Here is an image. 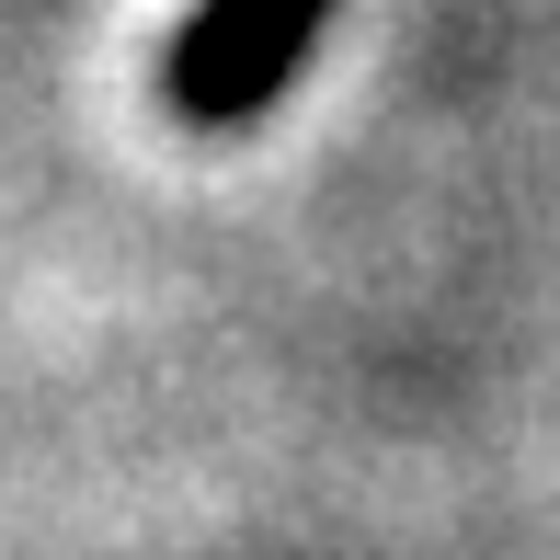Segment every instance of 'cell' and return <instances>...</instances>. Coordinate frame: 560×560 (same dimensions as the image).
I'll list each match as a JSON object with an SVG mask.
<instances>
[{
    "label": "cell",
    "instance_id": "6da1fadb",
    "mask_svg": "<svg viewBox=\"0 0 560 560\" xmlns=\"http://www.w3.org/2000/svg\"><path fill=\"white\" fill-rule=\"evenodd\" d=\"M320 12H332V0H195V23L172 35V58H161L172 115H195V126H252L275 92L298 81Z\"/></svg>",
    "mask_w": 560,
    "mask_h": 560
}]
</instances>
